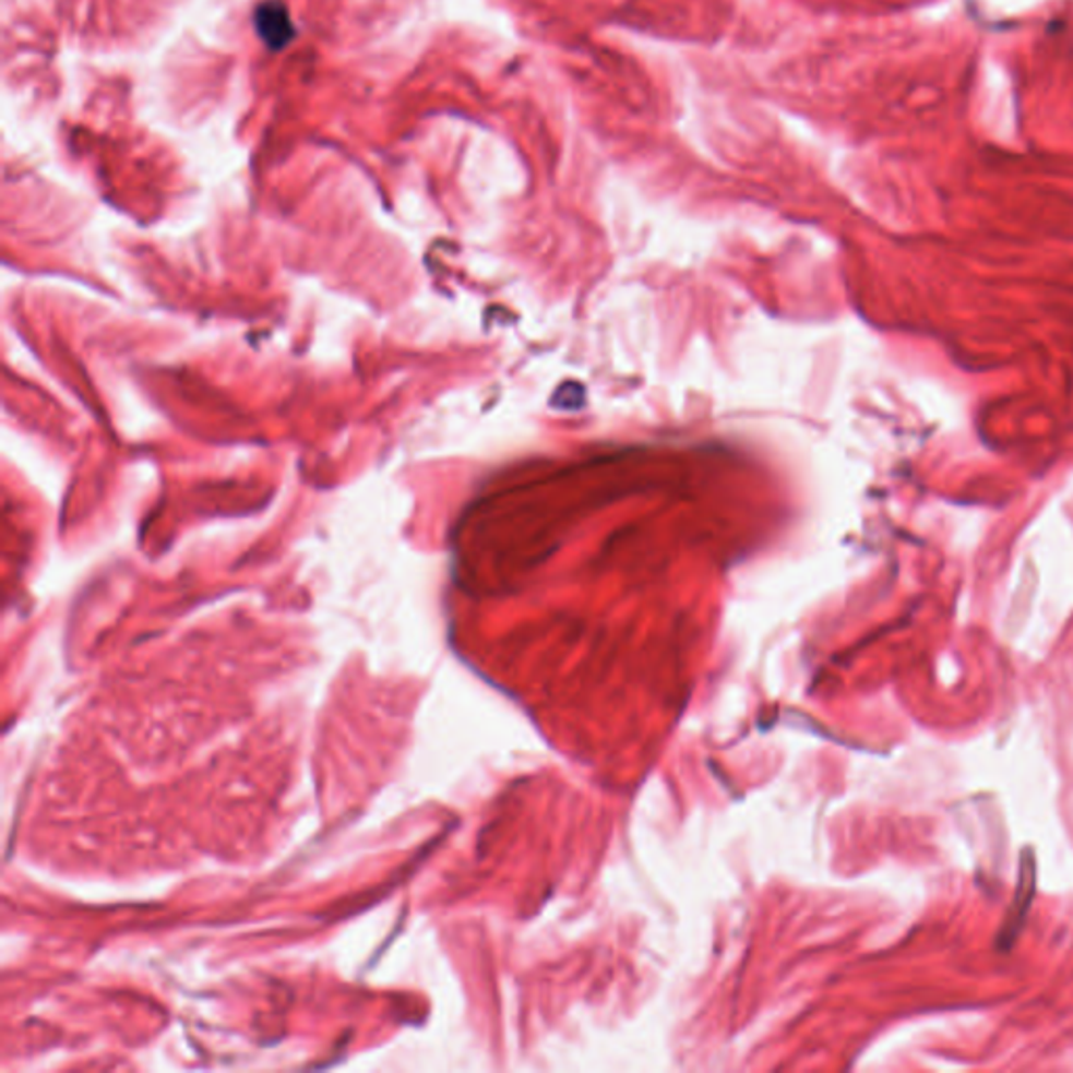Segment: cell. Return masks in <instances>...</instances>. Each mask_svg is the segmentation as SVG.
<instances>
[{
	"mask_svg": "<svg viewBox=\"0 0 1073 1073\" xmlns=\"http://www.w3.org/2000/svg\"><path fill=\"white\" fill-rule=\"evenodd\" d=\"M257 27H259L262 40L273 49L284 47L294 34L291 24H289L288 11L277 2L262 4L259 13H257Z\"/></svg>",
	"mask_w": 1073,
	"mask_h": 1073,
	"instance_id": "obj_1",
	"label": "cell"
}]
</instances>
